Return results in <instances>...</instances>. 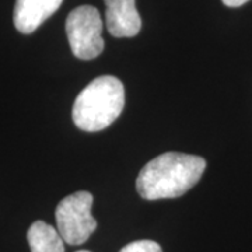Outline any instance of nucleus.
<instances>
[{"label": "nucleus", "instance_id": "nucleus-1", "mask_svg": "<svg viewBox=\"0 0 252 252\" xmlns=\"http://www.w3.org/2000/svg\"><path fill=\"white\" fill-rule=\"evenodd\" d=\"M206 170L205 158L185 153H164L140 170L136 189L146 200L174 199L198 184Z\"/></svg>", "mask_w": 252, "mask_h": 252}, {"label": "nucleus", "instance_id": "nucleus-5", "mask_svg": "<svg viewBox=\"0 0 252 252\" xmlns=\"http://www.w3.org/2000/svg\"><path fill=\"white\" fill-rule=\"evenodd\" d=\"M107 6L105 21L108 32L117 38L137 35L142 28V18L135 0H104Z\"/></svg>", "mask_w": 252, "mask_h": 252}, {"label": "nucleus", "instance_id": "nucleus-8", "mask_svg": "<svg viewBox=\"0 0 252 252\" xmlns=\"http://www.w3.org/2000/svg\"><path fill=\"white\" fill-rule=\"evenodd\" d=\"M119 252H162V250L152 240H139L125 245Z\"/></svg>", "mask_w": 252, "mask_h": 252}, {"label": "nucleus", "instance_id": "nucleus-6", "mask_svg": "<svg viewBox=\"0 0 252 252\" xmlns=\"http://www.w3.org/2000/svg\"><path fill=\"white\" fill-rule=\"evenodd\" d=\"M63 0H16L14 26L23 34H31L61 7Z\"/></svg>", "mask_w": 252, "mask_h": 252}, {"label": "nucleus", "instance_id": "nucleus-9", "mask_svg": "<svg viewBox=\"0 0 252 252\" xmlns=\"http://www.w3.org/2000/svg\"><path fill=\"white\" fill-rule=\"evenodd\" d=\"M221 1L224 3L225 6H228V7H240V6H243V4H245L250 0H221Z\"/></svg>", "mask_w": 252, "mask_h": 252}, {"label": "nucleus", "instance_id": "nucleus-3", "mask_svg": "<svg viewBox=\"0 0 252 252\" xmlns=\"http://www.w3.org/2000/svg\"><path fill=\"white\" fill-rule=\"evenodd\" d=\"M93 195L87 190H79L66 196L56 206L55 219L58 231L64 243L80 245L86 243L97 228V220L91 215Z\"/></svg>", "mask_w": 252, "mask_h": 252}, {"label": "nucleus", "instance_id": "nucleus-4", "mask_svg": "<svg viewBox=\"0 0 252 252\" xmlns=\"http://www.w3.org/2000/svg\"><path fill=\"white\" fill-rule=\"evenodd\" d=\"M102 18L93 6H80L66 18V34L73 55L83 61L97 58L104 51Z\"/></svg>", "mask_w": 252, "mask_h": 252}, {"label": "nucleus", "instance_id": "nucleus-2", "mask_svg": "<svg viewBox=\"0 0 252 252\" xmlns=\"http://www.w3.org/2000/svg\"><path fill=\"white\" fill-rule=\"evenodd\" d=\"M124 107L122 81L114 76H99L77 95L73 104V122L84 132H99L117 121Z\"/></svg>", "mask_w": 252, "mask_h": 252}, {"label": "nucleus", "instance_id": "nucleus-7", "mask_svg": "<svg viewBox=\"0 0 252 252\" xmlns=\"http://www.w3.org/2000/svg\"><path fill=\"white\" fill-rule=\"evenodd\" d=\"M27 241L31 252H64L62 235L52 225L41 220L30 225Z\"/></svg>", "mask_w": 252, "mask_h": 252}, {"label": "nucleus", "instance_id": "nucleus-10", "mask_svg": "<svg viewBox=\"0 0 252 252\" xmlns=\"http://www.w3.org/2000/svg\"><path fill=\"white\" fill-rule=\"evenodd\" d=\"M77 252H90V251H86V250H81V251H77Z\"/></svg>", "mask_w": 252, "mask_h": 252}]
</instances>
